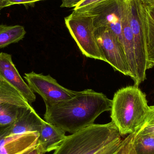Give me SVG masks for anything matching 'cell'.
<instances>
[{"label": "cell", "mask_w": 154, "mask_h": 154, "mask_svg": "<svg viewBox=\"0 0 154 154\" xmlns=\"http://www.w3.org/2000/svg\"><path fill=\"white\" fill-rule=\"evenodd\" d=\"M82 1V0H62V3L60 7L66 8L76 7Z\"/></svg>", "instance_id": "d4e9b609"}, {"label": "cell", "mask_w": 154, "mask_h": 154, "mask_svg": "<svg viewBox=\"0 0 154 154\" xmlns=\"http://www.w3.org/2000/svg\"><path fill=\"white\" fill-rule=\"evenodd\" d=\"M104 1L106 0H82L76 7H75L74 10L79 11L83 10Z\"/></svg>", "instance_id": "603a6c76"}, {"label": "cell", "mask_w": 154, "mask_h": 154, "mask_svg": "<svg viewBox=\"0 0 154 154\" xmlns=\"http://www.w3.org/2000/svg\"><path fill=\"white\" fill-rule=\"evenodd\" d=\"M112 100L92 89L78 91L74 97L46 105V122L73 134L94 124L102 113L110 111Z\"/></svg>", "instance_id": "6da1fadb"}, {"label": "cell", "mask_w": 154, "mask_h": 154, "mask_svg": "<svg viewBox=\"0 0 154 154\" xmlns=\"http://www.w3.org/2000/svg\"><path fill=\"white\" fill-rule=\"evenodd\" d=\"M42 0H5V7L15 4H22L25 6H33L36 2Z\"/></svg>", "instance_id": "7402d4cb"}, {"label": "cell", "mask_w": 154, "mask_h": 154, "mask_svg": "<svg viewBox=\"0 0 154 154\" xmlns=\"http://www.w3.org/2000/svg\"><path fill=\"white\" fill-rule=\"evenodd\" d=\"M134 134L128 135L125 138V143L124 145L123 154H136L133 143L132 139L134 137Z\"/></svg>", "instance_id": "44dd1931"}, {"label": "cell", "mask_w": 154, "mask_h": 154, "mask_svg": "<svg viewBox=\"0 0 154 154\" xmlns=\"http://www.w3.org/2000/svg\"><path fill=\"white\" fill-rule=\"evenodd\" d=\"M94 35L106 62L114 70L130 77L129 66L123 46L113 31L106 26L95 28Z\"/></svg>", "instance_id": "52a82bcc"}, {"label": "cell", "mask_w": 154, "mask_h": 154, "mask_svg": "<svg viewBox=\"0 0 154 154\" xmlns=\"http://www.w3.org/2000/svg\"><path fill=\"white\" fill-rule=\"evenodd\" d=\"M132 143L136 154H154V136L134 134Z\"/></svg>", "instance_id": "ac0fdd59"}, {"label": "cell", "mask_w": 154, "mask_h": 154, "mask_svg": "<svg viewBox=\"0 0 154 154\" xmlns=\"http://www.w3.org/2000/svg\"><path fill=\"white\" fill-rule=\"evenodd\" d=\"M24 78L32 90L42 98L46 105L69 99L78 92L64 88L50 75H44L32 71L25 73Z\"/></svg>", "instance_id": "ba28073f"}, {"label": "cell", "mask_w": 154, "mask_h": 154, "mask_svg": "<svg viewBox=\"0 0 154 154\" xmlns=\"http://www.w3.org/2000/svg\"><path fill=\"white\" fill-rule=\"evenodd\" d=\"M66 133L60 128L44 120L39 132L37 143L44 154L55 151L66 139Z\"/></svg>", "instance_id": "4fadbf2b"}, {"label": "cell", "mask_w": 154, "mask_h": 154, "mask_svg": "<svg viewBox=\"0 0 154 154\" xmlns=\"http://www.w3.org/2000/svg\"><path fill=\"white\" fill-rule=\"evenodd\" d=\"M130 25L133 33L137 66L136 79L134 85L138 86L146 79L147 60L142 3L130 0Z\"/></svg>", "instance_id": "5b68a950"}, {"label": "cell", "mask_w": 154, "mask_h": 154, "mask_svg": "<svg viewBox=\"0 0 154 154\" xmlns=\"http://www.w3.org/2000/svg\"><path fill=\"white\" fill-rule=\"evenodd\" d=\"M125 139H123V144L120 147V148H119V150L118 151V152L115 154H123V150H124V145H125Z\"/></svg>", "instance_id": "4316f807"}, {"label": "cell", "mask_w": 154, "mask_h": 154, "mask_svg": "<svg viewBox=\"0 0 154 154\" xmlns=\"http://www.w3.org/2000/svg\"><path fill=\"white\" fill-rule=\"evenodd\" d=\"M144 5L149 6H154V0H140Z\"/></svg>", "instance_id": "484cf974"}, {"label": "cell", "mask_w": 154, "mask_h": 154, "mask_svg": "<svg viewBox=\"0 0 154 154\" xmlns=\"http://www.w3.org/2000/svg\"><path fill=\"white\" fill-rule=\"evenodd\" d=\"M43 121L32 106L21 107L15 122L5 127V134L6 136H12L30 132L39 133Z\"/></svg>", "instance_id": "8fae6325"}, {"label": "cell", "mask_w": 154, "mask_h": 154, "mask_svg": "<svg viewBox=\"0 0 154 154\" xmlns=\"http://www.w3.org/2000/svg\"><path fill=\"white\" fill-rule=\"evenodd\" d=\"M146 95L135 85L118 90L112 100L110 117L122 136L135 134L149 109Z\"/></svg>", "instance_id": "7a4b0ae2"}, {"label": "cell", "mask_w": 154, "mask_h": 154, "mask_svg": "<svg viewBox=\"0 0 154 154\" xmlns=\"http://www.w3.org/2000/svg\"><path fill=\"white\" fill-rule=\"evenodd\" d=\"M18 154H45L42 152L39 145L38 143L36 145L24 150Z\"/></svg>", "instance_id": "cb8c5ba5"}, {"label": "cell", "mask_w": 154, "mask_h": 154, "mask_svg": "<svg viewBox=\"0 0 154 154\" xmlns=\"http://www.w3.org/2000/svg\"><path fill=\"white\" fill-rule=\"evenodd\" d=\"M5 127H0V154H18L37 144L38 132L6 136Z\"/></svg>", "instance_id": "30bf717a"}, {"label": "cell", "mask_w": 154, "mask_h": 154, "mask_svg": "<svg viewBox=\"0 0 154 154\" xmlns=\"http://www.w3.org/2000/svg\"><path fill=\"white\" fill-rule=\"evenodd\" d=\"M117 128L112 121L93 124L67 136L53 154H82Z\"/></svg>", "instance_id": "277c9868"}, {"label": "cell", "mask_w": 154, "mask_h": 154, "mask_svg": "<svg viewBox=\"0 0 154 154\" xmlns=\"http://www.w3.org/2000/svg\"><path fill=\"white\" fill-rule=\"evenodd\" d=\"M0 78L14 87L31 104L36 100V96L20 75L13 62L11 55L0 53Z\"/></svg>", "instance_id": "9c48e42d"}, {"label": "cell", "mask_w": 154, "mask_h": 154, "mask_svg": "<svg viewBox=\"0 0 154 154\" xmlns=\"http://www.w3.org/2000/svg\"><path fill=\"white\" fill-rule=\"evenodd\" d=\"M15 105L9 104L0 105V127L11 125L17 119L20 108Z\"/></svg>", "instance_id": "d6986e66"}, {"label": "cell", "mask_w": 154, "mask_h": 154, "mask_svg": "<svg viewBox=\"0 0 154 154\" xmlns=\"http://www.w3.org/2000/svg\"><path fill=\"white\" fill-rule=\"evenodd\" d=\"M142 10L148 70L154 66V6H147L142 3Z\"/></svg>", "instance_id": "5bb4252c"}, {"label": "cell", "mask_w": 154, "mask_h": 154, "mask_svg": "<svg viewBox=\"0 0 154 154\" xmlns=\"http://www.w3.org/2000/svg\"><path fill=\"white\" fill-rule=\"evenodd\" d=\"M117 128L82 154H115L123 144Z\"/></svg>", "instance_id": "9a60e30c"}, {"label": "cell", "mask_w": 154, "mask_h": 154, "mask_svg": "<svg viewBox=\"0 0 154 154\" xmlns=\"http://www.w3.org/2000/svg\"><path fill=\"white\" fill-rule=\"evenodd\" d=\"M128 1L106 0L86 9L76 11L91 16L95 28L106 26L110 28L122 45V17L124 7Z\"/></svg>", "instance_id": "8992f818"}, {"label": "cell", "mask_w": 154, "mask_h": 154, "mask_svg": "<svg viewBox=\"0 0 154 154\" xmlns=\"http://www.w3.org/2000/svg\"><path fill=\"white\" fill-rule=\"evenodd\" d=\"M65 23L80 51L87 57L106 62L94 35L93 19L88 14L74 11L65 18Z\"/></svg>", "instance_id": "3957f363"}, {"label": "cell", "mask_w": 154, "mask_h": 154, "mask_svg": "<svg viewBox=\"0 0 154 154\" xmlns=\"http://www.w3.org/2000/svg\"><path fill=\"white\" fill-rule=\"evenodd\" d=\"M134 134L154 136V106H149L143 124Z\"/></svg>", "instance_id": "ffe728a7"}, {"label": "cell", "mask_w": 154, "mask_h": 154, "mask_svg": "<svg viewBox=\"0 0 154 154\" xmlns=\"http://www.w3.org/2000/svg\"><path fill=\"white\" fill-rule=\"evenodd\" d=\"M5 0H0V14H1V11L3 8H5Z\"/></svg>", "instance_id": "83f0119b"}, {"label": "cell", "mask_w": 154, "mask_h": 154, "mask_svg": "<svg viewBox=\"0 0 154 154\" xmlns=\"http://www.w3.org/2000/svg\"><path fill=\"white\" fill-rule=\"evenodd\" d=\"M9 104L22 107L31 106L14 87L0 78V105Z\"/></svg>", "instance_id": "2e32d148"}, {"label": "cell", "mask_w": 154, "mask_h": 154, "mask_svg": "<svg viewBox=\"0 0 154 154\" xmlns=\"http://www.w3.org/2000/svg\"><path fill=\"white\" fill-rule=\"evenodd\" d=\"M122 46L130 71V78L136 79L137 66L133 33L130 25V0L125 5L122 20Z\"/></svg>", "instance_id": "7c38bea8"}, {"label": "cell", "mask_w": 154, "mask_h": 154, "mask_svg": "<svg viewBox=\"0 0 154 154\" xmlns=\"http://www.w3.org/2000/svg\"><path fill=\"white\" fill-rule=\"evenodd\" d=\"M26 33L25 28L21 25L0 24V48L19 42Z\"/></svg>", "instance_id": "e0dca14e"}]
</instances>
